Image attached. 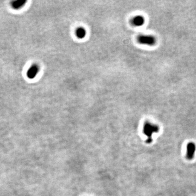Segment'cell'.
Segmentation results:
<instances>
[{
    "mask_svg": "<svg viewBox=\"0 0 196 196\" xmlns=\"http://www.w3.org/2000/svg\"><path fill=\"white\" fill-rule=\"evenodd\" d=\"M159 128L156 125L152 124L150 123H146L143 126V131L145 135H146L148 138L146 142L147 143L149 144L151 143L153 141L152 135L154 133H156L159 132Z\"/></svg>",
    "mask_w": 196,
    "mask_h": 196,
    "instance_id": "1",
    "label": "cell"
},
{
    "mask_svg": "<svg viewBox=\"0 0 196 196\" xmlns=\"http://www.w3.org/2000/svg\"><path fill=\"white\" fill-rule=\"evenodd\" d=\"M138 41L141 44L153 46L156 43V39L152 35H141L138 37Z\"/></svg>",
    "mask_w": 196,
    "mask_h": 196,
    "instance_id": "2",
    "label": "cell"
},
{
    "mask_svg": "<svg viewBox=\"0 0 196 196\" xmlns=\"http://www.w3.org/2000/svg\"><path fill=\"white\" fill-rule=\"evenodd\" d=\"M196 149V147L194 143L190 142L187 145V152H186V158L188 160H192L194 155V153Z\"/></svg>",
    "mask_w": 196,
    "mask_h": 196,
    "instance_id": "3",
    "label": "cell"
},
{
    "mask_svg": "<svg viewBox=\"0 0 196 196\" xmlns=\"http://www.w3.org/2000/svg\"><path fill=\"white\" fill-rule=\"evenodd\" d=\"M144 22H145L144 18L143 16L141 15H137L134 17V18L132 19V21H131L132 24L134 26H137V27H140L142 26L144 24Z\"/></svg>",
    "mask_w": 196,
    "mask_h": 196,
    "instance_id": "4",
    "label": "cell"
},
{
    "mask_svg": "<svg viewBox=\"0 0 196 196\" xmlns=\"http://www.w3.org/2000/svg\"><path fill=\"white\" fill-rule=\"evenodd\" d=\"M39 72V68L37 65H33L29 69L27 72V76L29 79H33L36 76L38 72Z\"/></svg>",
    "mask_w": 196,
    "mask_h": 196,
    "instance_id": "5",
    "label": "cell"
},
{
    "mask_svg": "<svg viewBox=\"0 0 196 196\" xmlns=\"http://www.w3.org/2000/svg\"><path fill=\"white\" fill-rule=\"evenodd\" d=\"M76 35L79 39H84L86 35V29L83 27H79L76 30Z\"/></svg>",
    "mask_w": 196,
    "mask_h": 196,
    "instance_id": "6",
    "label": "cell"
},
{
    "mask_svg": "<svg viewBox=\"0 0 196 196\" xmlns=\"http://www.w3.org/2000/svg\"><path fill=\"white\" fill-rule=\"evenodd\" d=\"M26 2V1H22V0H19V1H15L11 3L12 7L14 9H19L22 7L25 3Z\"/></svg>",
    "mask_w": 196,
    "mask_h": 196,
    "instance_id": "7",
    "label": "cell"
}]
</instances>
